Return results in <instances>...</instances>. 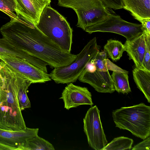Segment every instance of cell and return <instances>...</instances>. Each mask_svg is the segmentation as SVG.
Masks as SVG:
<instances>
[{"instance_id": "1", "label": "cell", "mask_w": 150, "mask_h": 150, "mask_svg": "<svg viewBox=\"0 0 150 150\" xmlns=\"http://www.w3.org/2000/svg\"><path fill=\"white\" fill-rule=\"evenodd\" d=\"M0 32L11 44L53 68L67 66L77 56L62 50L35 25L20 17L3 25Z\"/></svg>"}, {"instance_id": "2", "label": "cell", "mask_w": 150, "mask_h": 150, "mask_svg": "<svg viewBox=\"0 0 150 150\" xmlns=\"http://www.w3.org/2000/svg\"><path fill=\"white\" fill-rule=\"evenodd\" d=\"M0 70V128L18 130L26 127L20 108L15 78L12 70L2 62Z\"/></svg>"}, {"instance_id": "3", "label": "cell", "mask_w": 150, "mask_h": 150, "mask_svg": "<svg viewBox=\"0 0 150 150\" xmlns=\"http://www.w3.org/2000/svg\"><path fill=\"white\" fill-rule=\"evenodd\" d=\"M63 50L71 52L73 30L65 18L50 6L45 7L36 25Z\"/></svg>"}, {"instance_id": "4", "label": "cell", "mask_w": 150, "mask_h": 150, "mask_svg": "<svg viewBox=\"0 0 150 150\" xmlns=\"http://www.w3.org/2000/svg\"><path fill=\"white\" fill-rule=\"evenodd\" d=\"M116 127L144 139L150 136V106L143 103L122 107L112 112Z\"/></svg>"}, {"instance_id": "5", "label": "cell", "mask_w": 150, "mask_h": 150, "mask_svg": "<svg viewBox=\"0 0 150 150\" xmlns=\"http://www.w3.org/2000/svg\"><path fill=\"white\" fill-rule=\"evenodd\" d=\"M61 6L70 8L76 12L78 19L76 26L83 30L103 21L110 12L101 0H57Z\"/></svg>"}, {"instance_id": "6", "label": "cell", "mask_w": 150, "mask_h": 150, "mask_svg": "<svg viewBox=\"0 0 150 150\" xmlns=\"http://www.w3.org/2000/svg\"><path fill=\"white\" fill-rule=\"evenodd\" d=\"M96 37L90 40L75 60L70 64L55 68L49 74L50 78L57 83L74 82L78 79L87 64L100 51Z\"/></svg>"}, {"instance_id": "7", "label": "cell", "mask_w": 150, "mask_h": 150, "mask_svg": "<svg viewBox=\"0 0 150 150\" xmlns=\"http://www.w3.org/2000/svg\"><path fill=\"white\" fill-rule=\"evenodd\" d=\"M85 31L90 34L97 32L115 33L124 36L127 41L144 32L141 24L128 22L110 13L103 21L88 27Z\"/></svg>"}, {"instance_id": "8", "label": "cell", "mask_w": 150, "mask_h": 150, "mask_svg": "<svg viewBox=\"0 0 150 150\" xmlns=\"http://www.w3.org/2000/svg\"><path fill=\"white\" fill-rule=\"evenodd\" d=\"M100 112L96 105L92 106L88 110L83 119L84 131L88 144L95 150H102L108 144Z\"/></svg>"}, {"instance_id": "9", "label": "cell", "mask_w": 150, "mask_h": 150, "mask_svg": "<svg viewBox=\"0 0 150 150\" xmlns=\"http://www.w3.org/2000/svg\"><path fill=\"white\" fill-rule=\"evenodd\" d=\"M0 60L12 70L30 80L32 83H44L51 80L47 72L17 57L1 54Z\"/></svg>"}, {"instance_id": "10", "label": "cell", "mask_w": 150, "mask_h": 150, "mask_svg": "<svg viewBox=\"0 0 150 150\" xmlns=\"http://www.w3.org/2000/svg\"><path fill=\"white\" fill-rule=\"evenodd\" d=\"M38 128L10 130L0 128V150H22L29 138L38 135Z\"/></svg>"}, {"instance_id": "11", "label": "cell", "mask_w": 150, "mask_h": 150, "mask_svg": "<svg viewBox=\"0 0 150 150\" xmlns=\"http://www.w3.org/2000/svg\"><path fill=\"white\" fill-rule=\"evenodd\" d=\"M17 17L25 19L35 25L45 8L50 6L51 0H14Z\"/></svg>"}, {"instance_id": "12", "label": "cell", "mask_w": 150, "mask_h": 150, "mask_svg": "<svg viewBox=\"0 0 150 150\" xmlns=\"http://www.w3.org/2000/svg\"><path fill=\"white\" fill-rule=\"evenodd\" d=\"M60 98L63 99L64 108L67 110L81 105H93L91 94L88 88L71 83L65 87Z\"/></svg>"}, {"instance_id": "13", "label": "cell", "mask_w": 150, "mask_h": 150, "mask_svg": "<svg viewBox=\"0 0 150 150\" xmlns=\"http://www.w3.org/2000/svg\"><path fill=\"white\" fill-rule=\"evenodd\" d=\"M78 79L81 82L89 84L98 92L112 93L115 91L108 71H101L96 69L90 72L84 69Z\"/></svg>"}, {"instance_id": "14", "label": "cell", "mask_w": 150, "mask_h": 150, "mask_svg": "<svg viewBox=\"0 0 150 150\" xmlns=\"http://www.w3.org/2000/svg\"><path fill=\"white\" fill-rule=\"evenodd\" d=\"M7 54L25 60L47 72V64L14 46L6 40L0 38V55Z\"/></svg>"}, {"instance_id": "15", "label": "cell", "mask_w": 150, "mask_h": 150, "mask_svg": "<svg viewBox=\"0 0 150 150\" xmlns=\"http://www.w3.org/2000/svg\"><path fill=\"white\" fill-rule=\"evenodd\" d=\"M124 45L125 51L127 53L129 59L133 61L135 67L143 69L146 47L144 32L131 40H126Z\"/></svg>"}, {"instance_id": "16", "label": "cell", "mask_w": 150, "mask_h": 150, "mask_svg": "<svg viewBox=\"0 0 150 150\" xmlns=\"http://www.w3.org/2000/svg\"><path fill=\"white\" fill-rule=\"evenodd\" d=\"M123 8L139 21L150 18V0H122Z\"/></svg>"}, {"instance_id": "17", "label": "cell", "mask_w": 150, "mask_h": 150, "mask_svg": "<svg viewBox=\"0 0 150 150\" xmlns=\"http://www.w3.org/2000/svg\"><path fill=\"white\" fill-rule=\"evenodd\" d=\"M12 71L16 79L19 106L21 110H23L31 107L30 103L27 95V91L32 83L19 74Z\"/></svg>"}, {"instance_id": "18", "label": "cell", "mask_w": 150, "mask_h": 150, "mask_svg": "<svg viewBox=\"0 0 150 150\" xmlns=\"http://www.w3.org/2000/svg\"><path fill=\"white\" fill-rule=\"evenodd\" d=\"M133 79L137 87L150 103V71L135 67L132 70Z\"/></svg>"}, {"instance_id": "19", "label": "cell", "mask_w": 150, "mask_h": 150, "mask_svg": "<svg viewBox=\"0 0 150 150\" xmlns=\"http://www.w3.org/2000/svg\"><path fill=\"white\" fill-rule=\"evenodd\" d=\"M107 54L104 50L100 51L93 58L96 69L101 71L109 70L112 71L128 74V71L122 69L107 58Z\"/></svg>"}, {"instance_id": "20", "label": "cell", "mask_w": 150, "mask_h": 150, "mask_svg": "<svg viewBox=\"0 0 150 150\" xmlns=\"http://www.w3.org/2000/svg\"><path fill=\"white\" fill-rule=\"evenodd\" d=\"M104 50L108 54L109 57L115 62L120 59L125 51L124 44L120 41L112 39L107 40L104 46Z\"/></svg>"}, {"instance_id": "21", "label": "cell", "mask_w": 150, "mask_h": 150, "mask_svg": "<svg viewBox=\"0 0 150 150\" xmlns=\"http://www.w3.org/2000/svg\"><path fill=\"white\" fill-rule=\"evenodd\" d=\"M111 76L115 90L117 92L127 94L131 91L128 74L113 71Z\"/></svg>"}, {"instance_id": "22", "label": "cell", "mask_w": 150, "mask_h": 150, "mask_svg": "<svg viewBox=\"0 0 150 150\" xmlns=\"http://www.w3.org/2000/svg\"><path fill=\"white\" fill-rule=\"evenodd\" d=\"M53 146L49 142L38 135L28 139L22 150H54Z\"/></svg>"}, {"instance_id": "23", "label": "cell", "mask_w": 150, "mask_h": 150, "mask_svg": "<svg viewBox=\"0 0 150 150\" xmlns=\"http://www.w3.org/2000/svg\"><path fill=\"white\" fill-rule=\"evenodd\" d=\"M133 140L131 138L121 136L114 138L102 150H130L132 148Z\"/></svg>"}, {"instance_id": "24", "label": "cell", "mask_w": 150, "mask_h": 150, "mask_svg": "<svg viewBox=\"0 0 150 150\" xmlns=\"http://www.w3.org/2000/svg\"><path fill=\"white\" fill-rule=\"evenodd\" d=\"M15 8L14 0H0V11L8 16L11 20L18 18L15 13Z\"/></svg>"}, {"instance_id": "25", "label": "cell", "mask_w": 150, "mask_h": 150, "mask_svg": "<svg viewBox=\"0 0 150 150\" xmlns=\"http://www.w3.org/2000/svg\"><path fill=\"white\" fill-rule=\"evenodd\" d=\"M145 38L146 47L142 68L143 69L150 71V36L145 34Z\"/></svg>"}, {"instance_id": "26", "label": "cell", "mask_w": 150, "mask_h": 150, "mask_svg": "<svg viewBox=\"0 0 150 150\" xmlns=\"http://www.w3.org/2000/svg\"><path fill=\"white\" fill-rule=\"evenodd\" d=\"M107 8H112L115 10L123 8L122 0H101Z\"/></svg>"}, {"instance_id": "27", "label": "cell", "mask_w": 150, "mask_h": 150, "mask_svg": "<svg viewBox=\"0 0 150 150\" xmlns=\"http://www.w3.org/2000/svg\"><path fill=\"white\" fill-rule=\"evenodd\" d=\"M132 149L150 150V137H148L144 141L135 145Z\"/></svg>"}, {"instance_id": "28", "label": "cell", "mask_w": 150, "mask_h": 150, "mask_svg": "<svg viewBox=\"0 0 150 150\" xmlns=\"http://www.w3.org/2000/svg\"><path fill=\"white\" fill-rule=\"evenodd\" d=\"M139 22L141 23L142 28L145 34L150 36V18L143 19Z\"/></svg>"}, {"instance_id": "29", "label": "cell", "mask_w": 150, "mask_h": 150, "mask_svg": "<svg viewBox=\"0 0 150 150\" xmlns=\"http://www.w3.org/2000/svg\"><path fill=\"white\" fill-rule=\"evenodd\" d=\"M2 67V63L1 61L0 62V70L1 69Z\"/></svg>"}, {"instance_id": "30", "label": "cell", "mask_w": 150, "mask_h": 150, "mask_svg": "<svg viewBox=\"0 0 150 150\" xmlns=\"http://www.w3.org/2000/svg\"><path fill=\"white\" fill-rule=\"evenodd\" d=\"M0 76H1V75H0Z\"/></svg>"}]
</instances>
